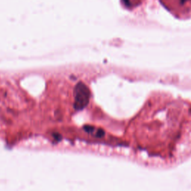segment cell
Here are the masks:
<instances>
[{
	"mask_svg": "<svg viewBox=\"0 0 191 191\" xmlns=\"http://www.w3.org/2000/svg\"><path fill=\"white\" fill-rule=\"evenodd\" d=\"M90 98V91L85 84L79 82L75 88V104L77 110H82L87 106Z\"/></svg>",
	"mask_w": 191,
	"mask_h": 191,
	"instance_id": "6da1fadb",
	"label": "cell"
}]
</instances>
